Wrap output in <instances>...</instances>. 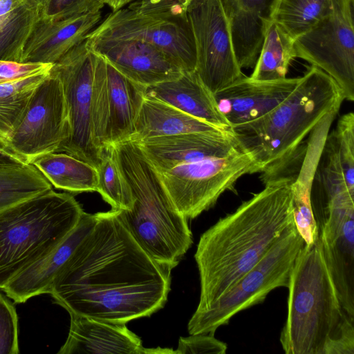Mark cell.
I'll return each instance as SVG.
<instances>
[{
  "label": "cell",
  "mask_w": 354,
  "mask_h": 354,
  "mask_svg": "<svg viewBox=\"0 0 354 354\" xmlns=\"http://www.w3.org/2000/svg\"><path fill=\"white\" fill-rule=\"evenodd\" d=\"M95 215V225L60 270L48 294L69 314L124 324L163 308L171 269L142 248L119 210Z\"/></svg>",
  "instance_id": "cell-1"
},
{
  "label": "cell",
  "mask_w": 354,
  "mask_h": 354,
  "mask_svg": "<svg viewBox=\"0 0 354 354\" xmlns=\"http://www.w3.org/2000/svg\"><path fill=\"white\" fill-rule=\"evenodd\" d=\"M291 176L264 180L265 187L221 218L200 237L194 258L204 310L268 252L294 222Z\"/></svg>",
  "instance_id": "cell-2"
},
{
  "label": "cell",
  "mask_w": 354,
  "mask_h": 354,
  "mask_svg": "<svg viewBox=\"0 0 354 354\" xmlns=\"http://www.w3.org/2000/svg\"><path fill=\"white\" fill-rule=\"evenodd\" d=\"M288 288V314L280 335L286 354H354V317L342 306L319 236L301 248Z\"/></svg>",
  "instance_id": "cell-3"
},
{
  "label": "cell",
  "mask_w": 354,
  "mask_h": 354,
  "mask_svg": "<svg viewBox=\"0 0 354 354\" xmlns=\"http://www.w3.org/2000/svg\"><path fill=\"white\" fill-rule=\"evenodd\" d=\"M336 82L311 66L279 105L252 122L230 128L238 147L251 155L256 172L270 173L290 158L303 139L344 100Z\"/></svg>",
  "instance_id": "cell-4"
},
{
  "label": "cell",
  "mask_w": 354,
  "mask_h": 354,
  "mask_svg": "<svg viewBox=\"0 0 354 354\" xmlns=\"http://www.w3.org/2000/svg\"><path fill=\"white\" fill-rule=\"evenodd\" d=\"M112 146L133 197L132 209L119 210L120 217L142 248L172 270L193 243L187 218L178 210L136 141Z\"/></svg>",
  "instance_id": "cell-5"
},
{
  "label": "cell",
  "mask_w": 354,
  "mask_h": 354,
  "mask_svg": "<svg viewBox=\"0 0 354 354\" xmlns=\"http://www.w3.org/2000/svg\"><path fill=\"white\" fill-rule=\"evenodd\" d=\"M80 203L52 189L0 212V289L55 250L79 223Z\"/></svg>",
  "instance_id": "cell-6"
},
{
  "label": "cell",
  "mask_w": 354,
  "mask_h": 354,
  "mask_svg": "<svg viewBox=\"0 0 354 354\" xmlns=\"http://www.w3.org/2000/svg\"><path fill=\"white\" fill-rule=\"evenodd\" d=\"M147 158L178 210L187 219L212 207L225 192L234 189L241 176L256 173L251 155L239 147L218 158L176 148L152 151Z\"/></svg>",
  "instance_id": "cell-7"
},
{
  "label": "cell",
  "mask_w": 354,
  "mask_h": 354,
  "mask_svg": "<svg viewBox=\"0 0 354 354\" xmlns=\"http://www.w3.org/2000/svg\"><path fill=\"white\" fill-rule=\"evenodd\" d=\"M304 245L294 221L234 286L208 308L193 314L187 325L189 333L214 334L236 314L263 301L274 289L288 288L296 259Z\"/></svg>",
  "instance_id": "cell-8"
},
{
  "label": "cell",
  "mask_w": 354,
  "mask_h": 354,
  "mask_svg": "<svg viewBox=\"0 0 354 354\" xmlns=\"http://www.w3.org/2000/svg\"><path fill=\"white\" fill-rule=\"evenodd\" d=\"M97 54L87 39L52 65L50 72L61 81L68 111L70 136L56 152H64L95 167L102 153L93 139V84Z\"/></svg>",
  "instance_id": "cell-9"
},
{
  "label": "cell",
  "mask_w": 354,
  "mask_h": 354,
  "mask_svg": "<svg viewBox=\"0 0 354 354\" xmlns=\"http://www.w3.org/2000/svg\"><path fill=\"white\" fill-rule=\"evenodd\" d=\"M354 0H333L330 12L294 40L296 58L324 71L354 100Z\"/></svg>",
  "instance_id": "cell-10"
},
{
  "label": "cell",
  "mask_w": 354,
  "mask_h": 354,
  "mask_svg": "<svg viewBox=\"0 0 354 354\" xmlns=\"http://www.w3.org/2000/svg\"><path fill=\"white\" fill-rule=\"evenodd\" d=\"M69 136L68 111L63 86L49 71L4 143L24 162L31 164L41 155L57 151Z\"/></svg>",
  "instance_id": "cell-11"
},
{
  "label": "cell",
  "mask_w": 354,
  "mask_h": 354,
  "mask_svg": "<svg viewBox=\"0 0 354 354\" xmlns=\"http://www.w3.org/2000/svg\"><path fill=\"white\" fill-rule=\"evenodd\" d=\"M196 52V73L214 94L244 75L234 55L221 0H189L187 8Z\"/></svg>",
  "instance_id": "cell-12"
},
{
  "label": "cell",
  "mask_w": 354,
  "mask_h": 354,
  "mask_svg": "<svg viewBox=\"0 0 354 354\" xmlns=\"http://www.w3.org/2000/svg\"><path fill=\"white\" fill-rule=\"evenodd\" d=\"M93 91L96 140L107 147L130 140L146 95V86L125 77L97 54Z\"/></svg>",
  "instance_id": "cell-13"
},
{
  "label": "cell",
  "mask_w": 354,
  "mask_h": 354,
  "mask_svg": "<svg viewBox=\"0 0 354 354\" xmlns=\"http://www.w3.org/2000/svg\"><path fill=\"white\" fill-rule=\"evenodd\" d=\"M94 38L145 41L162 50L183 71H196V52L189 20L164 19L124 7L109 14L86 37Z\"/></svg>",
  "instance_id": "cell-14"
},
{
  "label": "cell",
  "mask_w": 354,
  "mask_h": 354,
  "mask_svg": "<svg viewBox=\"0 0 354 354\" xmlns=\"http://www.w3.org/2000/svg\"><path fill=\"white\" fill-rule=\"evenodd\" d=\"M326 215L318 226L324 261L343 308L354 317V194L333 196Z\"/></svg>",
  "instance_id": "cell-15"
},
{
  "label": "cell",
  "mask_w": 354,
  "mask_h": 354,
  "mask_svg": "<svg viewBox=\"0 0 354 354\" xmlns=\"http://www.w3.org/2000/svg\"><path fill=\"white\" fill-rule=\"evenodd\" d=\"M91 49L132 81L149 86L180 77L183 71L158 47L135 39H87Z\"/></svg>",
  "instance_id": "cell-16"
},
{
  "label": "cell",
  "mask_w": 354,
  "mask_h": 354,
  "mask_svg": "<svg viewBox=\"0 0 354 354\" xmlns=\"http://www.w3.org/2000/svg\"><path fill=\"white\" fill-rule=\"evenodd\" d=\"M299 80L300 77L261 81L243 75L214 96L231 128L268 113L289 96Z\"/></svg>",
  "instance_id": "cell-17"
},
{
  "label": "cell",
  "mask_w": 354,
  "mask_h": 354,
  "mask_svg": "<svg viewBox=\"0 0 354 354\" xmlns=\"http://www.w3.org/2000/svg\"><path fill=\"white\" fill-rule=\"evenodd\" d=\"M101 19V11L61 20H50L40 15L24 46L21 62L55 64L86 40Z\"/></svg>",
  "instance_id": "cell-18"
},
{
  "label": "cell",
  "mask_w": 354,
  "mask_h": 354,
  "mask_svg": "<svg viewBox=\"0 0 354 354\" xmlns=\"http://www.w3.org/2000/svg\"><path fill=\"white\" fill-rule=\"evenodd\" d=\"M67 339L58 354L161 353V348H146L124 323L70 314Z\"/></svg>",
  "instance_id": "cell-19"
},
{
  "label": "cell",
  "mask_w": 354,
  "mask_h": 354,
  "mask_svg": "<svg viewBox=\"0 0 354 354\" xmlns=\"http://www.w3.org/2000/svg\"><path fill=\"white\" fill-rule=\"evenodd\" d=\"M95 215L84 212L79 223L51 252L31 264L11 279L2 290L16 303L48 294L53 280L84 236L93 228Z\"/></svg>",
  "instance_id": "cell-20"
},
{
  "label": "cell",
  "mask_w": 354,
  "mask_h": 354,
  "mask_svg": "<svg viewBox=\"0 0 354 354\" xmlns=\"http://www.w3.org/2000/svg\"><path fill=\"white\" fill-rule=\"evenodd\" d=\"M314 178L323 186L328 201L348 192L354 194V114L342 115L327 135ZM327 201V202H328Z\"/></svg>",
  "instance_id": "cell-21"
},
{
  "label": "cell",
  "mask_w": 354,
  "mask_h": 354,
  "mask_svg": "<svg viewBox=\"0 0 354 354\" xmlns=\"http://www.w3.org/2000/svg\"><path fill=\"white\" fill-rule=\"evenodd\" d=\"M274 0H221L229 21L234 55L241 68L254 66Z\"/></svg>",
  "instance_id": "cell-22"
},
{
  "label": "cell",
  "mask_w": 354,
  "mask_h": 354,
  "mask_svg": "<svg viewBox=\"0 0 354 354\" xmlns=\"http://www.w3.org/2000/svg\"><path fill=\"white\" fill-rule=\"evenodd\" d=\"M146 95L221 129L230 130L218 109L214 94L196 71H183L176 79L146 86Z\"/></svg>",
  "instance_id": "cell-23"
},
{
  "label": "cell",
  "mask_w": 354,
  "mask_h": 354,
  "mask_svg": "<svg viewBox=\"0 0 354 354\" xmlns=\"http://www.w3.org/2000/svg\"><path fill=\"white\" fill-rule=\"evenodd\" d=\"M223 131L227 130L146 95L136 122L134 133L130 140L138 141L159 136Z\"/></svg>",
  "instance_id": "cell-24"
},
{
  "label": "cell",
  "mask_w": 354,
  "mask_h": 354,
  "mask_svg": "<svg viewBox=\"0 0 354 354\" xmlns=\"http://www.w3.org/2000/svg\"><path fill=\"white\" fill-rule=\"evenodd\" d=\"M41 15L33 0H0V59L21 62L23 50Z\"/></svg>",
  "instance_id": "cell-25"
},
{
  "label": "cell",
  "mask_w": 354,
  "mask_h": 354,
  "mask_svg": "<svg viewBox=\"0 0 354 354\" xmlns=\"http://www.w3.org/2000/svg\"><path fill=\"white\" fill-rule=\"evenodd\" d=\"M32 165L55 188L73 193L97 192V169L64 152H50L35 158Z\"/></svg>",
  "instance_id": "cell-26"
},
{
  "label": "cell",
  "mask_w": 354,
  "mask_h": 354,
  "mask_svg": "<svg viewBox=\"0 0 354 354\" xmlns=\"http://www.w3.org/2000/svg\"><path fill=\"white\" fill-rule=\"evenodd\" d=\"M294 40L279 24L268 19L261 49L250 77L261 81L286 78L296 58Z\"/></svg>",
  "instance_id": "cell-27"
},
{
  "label": "cell",
  "mask_w": 354,
  "mask_h": 354,
  "mask_svg": "<svg viewBox=\"0 0 354 354\" xmlns=\"http://www.w3.org/2000/svg\"><path fill=\"white\" fill-rule=\"evenodd\" d=\"M332 6L333 0H274L269 19L295 39L325 17Z\"/></svg>",
  "instance_id": "cell-28"
},
{
  "label": "cell",
  "mask_w": 354,
  "mask_h": 354,
  "mask_svg": "<svg viewBox=\"0 0 354 354\" xmlns=\"http://www.w3.org/2000/svg\"><path fill=\"white\" fill-rule=\"evenodd\" d=\"M52 189L31 164L0 168V212Z\"/></svg>",
  "instance_id": "cell-29"
},
{
  "label": "cell",
  "mask_w": 354,
  "mask_h": 354,
  "mask_svg": "<svg viewBox=\"0 0 354 354\" xmlns=\"http://www.w3.org/2000/svg\"><path fill=\"white\" fill-rule=\"evenodd\" d=\"M49 71L0 84V140L3 142L15 128L32 95Z\"/></svg>",
  "instance_id": "cell-30"
},
{
  "label": "cell",
  "mask_w": 354,
  "mask_h": 354,
  "mask_svg": "<svg viewBox=\"0 0 354 354\" xmlns=\"http://www.w3.org/2000/svg\"><path fill=\"white\" fill-rule=\"evenodd\" d=\"M97 170V192L111 209H131L133 205L131 190L122 173L112 145L104 149Z\"/></svg>",
  "instance_id": "cell-31"
},
{
  "label": "cell",
  "mask_w": 354,
  "mask_h": 354,
  "mask_svg": "<svg viewBox=\"0 0 354 354\" xmlns=\"http://www.w3.org/2000/svg\"><path fill=\"white\" fill-rule=\"evenodd\" d=\"M102 0H45L41 6V17L61 20L73 16L101 11Z\"/></svg>",
  "instance_id": "cell-32"
},
{
  "label": "cell",
  "mask_w": 354,
  "mask_h": 354,
  "mask_svg": "<svg viewBox=\"0 0 354 354\" xmlns=\"http://www.w3.org/2000/svg\"><path fill=\"white\" fill-rule=\"evenodd\" d=\"M189 0H134L127 6L140 14L151 15L171 20H189Z\"/></svg>",
  "instance_id": "cell-33"
},
{
  "label": "cell",
  "mask_w": 354,
  "mask_h": 354,
  "mask_svg": "<svg viewBox=\"0 0 354 354\" xmlns=\"http://www.w3.org/2000/svg\"><path fill=\"white\" fill-rule=\"evenodd\" d=\"M18 317L14 305L0 293V354H18Z\"/></svg>",
  "instance_id": "cell-34"
},
{
  "label": "cell",
  "mask_w": 354,
  "mask_h": 354,
  "mask_svg": "<svg viewBox=\"0 0 354 354\" xmlns=\"http://www.w3.org/2000/svg\"><path fill=\"white\" fill-rule=\"evenodd\" d=\"M227 348V344L215 338L214 334H196L187 337H180L175 353L225 354Z\"/></svg>",
  "instance_id": "cell-35"
},
{
  "label": "cell",
  "mask_w": 354,
  "mask_h": 354,
  "mask_svg": "<svg viewBox=\"0 0 354 354\" xmlns=\"http://www.w3.org/2000/svg\"><path fill=\"white\" fill-rule=\"evenodd\" d=\"M52 65L0 59V84L48 72Z\"/></svg>",
  "instance_id": "cell-36"
},
{
  "label": "cell",
  "mask_w": 354,
  "mask_h": 354,
  "mask_svg": "<svg viewBox=\"0 0 354 354\" xmlns=\"http://www.w3.org/2000/svg\"><path fill=\"white\" fill-rule=\"evenodd\" d=\"M26 165L24 160L10 151L0 140V168Z\"/></svg>",
  "instance_id": "cell-37"
},
{
  "label": "cell",
  "mask_w": 354,
  "mask_h": 354,
  "mask_svg": "<svg viewBox=\"0 0 354 354\" xmlns=\"http://www.w3.org/2000/svg\"><path fill=\"white\" fill-rule=\"evenodd\" d=\"M133 1L134 0H102L104 4L108 5L112 9L113 12L124 8Z\"/></svg>",
  "instance_id": "cell-38"
},
{
  "label": "cell",
  "mask_w": 354,
  "mask_h": 354,
  "mask_svg": "<svg viewBox=\"0 0 354 354\" xmlns=\"http://www.w3.org/2000/svg\"><path fill=\"white\" fill-rule=\"evenodd\" d=\"M33 1L35 2H36L37 3H38L39 5H40L41 6H42L44 2L45 1V0H33Z\"/></svg>",
  "instance_id": "cell-39"
}]
</instances>
